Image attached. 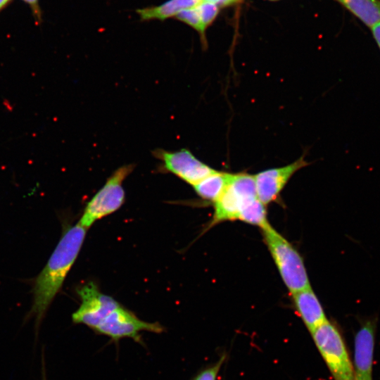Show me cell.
I'll return each mask as SVG.
<instances>
[{"label":"cell","mask_w":380,"mask_h":380,"mask_svg":"<svg viewBox=\"0 0 380 380\" xmlns=\"http://www.w3.org/2000/svg\"><path fill=\"white\" fill-rule=\"evenodd\" d=\"M87 230L79 222L67 227L46 265L36 278L32 289V304L27 316V319H34L36 331L75 263Z\"/></svg>","instance_id":"6da1fadb"},{"label":"cell","mask_w":380,"mask_h":380,"mask_svg":"<svg viewBox=\"0 0 380 380\" xmlns=\"http://www.w3.org/2000/svg\"><path fill=\"white\" fill-rule=\"evenodd\" d=\"M261 230L265 243L289 291L293 294L310 287L303 260L293 246L271 224Z\"/></svg>","instance_id":"7a4b0ae2"},{"label":"cell","mask_w":380,"mask_h":380,"mask_svg":"<svg viewBox=\"0 0 380 380\" xmlns=\"http://www.w3.org/2000/svg\"><path fill=\"white\" fill-rule=\"evenodd\" d=\"M134 164L118 167L107 179L103 186L87 203L78 222L88 229L97 220L118 210L124 203L125 193L122 186L132 173Z\"/></svg>","instance_id":"3957f363"},{"label":"cell","mask_w":380,"mask_h":380,"mask_svg":"<svg viewBox=\"0 0 380 380\" xmlns=\"http://www.w3.org/2000/svg\"><path fill=\"white\" fill-rule=\"evenodd\" d=\"M257 198L254 175L232 173L226 189L213 203L214 213L207 229L224 221L236 220L243 207Z\"/></svg>","instance_id":"277c9868"},{"label":"cell","mask_w":380,"mask_h":380,"mask_svg":"<svg viewBox=\"0 0 380 380\" xmlns=\"http://www.w3.org/2000/svg\"><path fill=\"white\" fill-rule=\"evenodd\" d=\"M311 334L336 380H353V367L336 329L327 320Z\"/></svg>","instance_id":"5b68a950"},{"label":"cell","mask_w":380,"mask_h":380,"mask_svg":"<svg viewBox=\"0 0 380 380\" xmlns=\"http://www.w3.org/2000/svg\"><path fill=\"white\" fill-rule=\"evenodd\" d=\"M77 293L81 304L72 313V322L85 324L94 329L110 312L120 305L113 297L102 293L93 281L82 286L77 290Z\"/></svg>","instance_id":"8992f818"},{"label":"cell","mask_w":380,"mask_h":380,"mask_svg":"<svg viewBox=\"0 0 380 380\" xmlns=\"http://www.w3.org/2000/svg\"><path fill=\"white\" fill-rule=\"evenodd\" d=\"M152 153L161 160L163 170L175 175L191 186L216 171L198 159L187 148L175 151L158 148L153 151Z\"/></svg>","instance_id":"52a82bcc"},{"label":"cell","mask_w":380,"mask_h":380,"mask_svg":"<svg viewBox=\"0 0 380 380\" xmlns=\"http://www.w3.org/2000/svg\"><path fill=\"white\" fill-rule=\"evenodd\" d=\"M95 330L116 340L123 337L136 338L141 331L159 333L163 328L158 323L139 319L132 312L119 305L103 319Z\"/></svg>","instance_id":"ba28073f"},{"label":"cell","mask_w":380,"mask_h":380,"mask_svg":"<svg viewBox=\"0 0 380 380\" xmlns=\"http://www.w3.org/2000/svg\"><path fill=\"white\" fill-rule=\"evenodd\" d=\"M309 164L303 154L285 166L270 168L255 175L258 198L265 205L276 201L292 176Z\"/></svg>","instance_id":"9c48e42d"},{"label":"cell","mask_w":380,"mask_h":380,"mask_svg":"<svg viewBox=\"0 0 380 380\" xmlns=\"http://www.w3.org/2000/svg\"><path fill=\"white\" fill-rule=\"evenodd\" d=\"M374 329L365 324L357 334L355 343V380H372Z\"/></svg>","instance_id":"30bf717a"},{"label":"cell","mask_w":380,"mask_h":380,"mask_svg":"<svg viewBox=\"0 0 380 380\" xmlns=\"http://www.w3.org/2000/svg\"><path fill=\"white\" fill-rule=\"evenodd\" d=\"M291 295L299 316L310 332L327 320L311 286Z\"/></svg>","instance_id":"8fae6325"},{"label":"cell","mask_w":380,"mask_h":380,"mask_svg":"<svg viewBox=\"0 0 380 380\" xmlns=\"http://www.w3.org/2000/svg\"><path fill=\"white\" fill-rule=\"evenodd\" d=\"M204 0H167L160 5L153 6L136 11L142 21L161 20L175 18L181 11L194 8Z\"/></svg>","instance_id":"7c38bea8"},{"label":"cell","mask_w":380,"mask_h":380,"mask_svg":"<svg viewBox=\"0 0 380 380\" xmlns=\"http://www.w3.org/2000/svg\"><path fill=\"white\" fill-rule=\"evenodd\" d=\"M364 25L372 27L380 23V0H337Z\"/></svg>","instance_id":"4fadbf2b"},{"label":"cell","mask_w":380,"mask_h":380,"mask_svg":"<svg viewBox=\"0 0 380 380\" xmlns=\"http://www.w3.org/2000/svg\"><path fill=\"white\" fill-rule=\"evenodd\" d=\"M232 173L216 170L192 186L202 199L215 202L226 189Z\"/></svg>","instance_id":"5bb4252c"},{"label":"cell","mask_w":380,"mask_h":380,"mask_svg":"<svg viewBox=\"0 0 380 380\" xmlns=\"http://www.w3.org/2000/svg\"><path fill=\"white\" fill-rule=\"evenodd\" d=\"M238 220L262 229L270 224L266 205L258 198L248 203L239 215Z\"/></svg>","instance_id":"9a60e30c"},{"label":"cell","mask_w":380,"mask_h":380,"mask_svg":"<svg viewBox=\"0 0 380 380\" xmlns=\"http://www.w3.org/2000/svg\"><path fill=\"white\" fill-rule=\"evenodd\" d=\"M175 19L190 26L198 32L201 36L203 45H206L205 28L204 27L196 6L181 11L175 17Z\"/></svg>","instance_id":"2e32d148"},{"label":"cell","mask_w":380,"mask_h":380,"mask_svg":"<svg viewBox=\"0 0 380 380\" xmlns=\"http://www.w3.org/2000/svg\"><path fill=\"white\" fill-rule=\"evenodd\" d=\"M202 23L206 28L214 21L218 11L219 6L210 1H203L196 6Z\"/></svg>","instance_id":"e0dca14e"},{"label":"cell","mask_w":380,"mask_h":380,"mask_svg":"<svg viewBox=\"0 0 380 380\" xmlns=\"http://www.w3.org/2000/svg\"><path fill=\"white\" fill-rule=\"evenodd\" d=\"M224 360L223 356L215 365L203 371L194 380H215Z\"/></svg>","instance_id":"ac0fdd59"},{"label":"cell","mask_w":380,"mask_h":380,"mask_svg":"<svg viewBox=\"0 0 380 380\" xmlns=\"http://www.w3.org/2000/svg\"><path fill=\"white\" fill-rule=\"evenodd\" d=\"M22 1L29 6L35 20L39 23L42 20V12L39 6V0Z\"/></svg>","instance_id":"d6986e66"},{"label":"cell","mask_w":380,"mask_h":380,"mask_svg":"<svg viewBox=\"0 0 380 380\" xmlns=\"http://www.w3.org/2000/svg\"><path fill=\"white\" fill-rule=\"evenodd\" d=\"M373 37L380 50V23L371 27Z\"/></svg>","instance_id":"ffe728a7"},{"label":"cell","mask_w":380,"mask_h":380,"mask_svg":"<svg viewBox=\"0 0 380 380\" xmlns=\"http://www.w3.org/2000/svg\"><path fill=\"white\" fill-rule=\"evenodd\" d=\"M204 1H210L211 3L216 4L218 6H227V5H230L234 3H236L239 1V0H204Z\"/></svg>","instance_id":"44dd1931"},{"label":"cell","mask_w":380,"mask_h":380,"mask_svg":"<svg viewBox=\"0 0 380 380\" xmlns=\"http://www.w3.org/2000/svg\"><path fill=\"white\" fill-rule=\"evenodd\" d=\"M11 0H0V13L4 9Z\"/></svg>","instance_id":"7402d4cb"},{"label":"cell","mask_w":380,"mask_h":380,"mask_svg":"<svg viewBox=\"0 0 380 380\" xmlns=\"http://www.w3.org/2000/svg\"><path fill=\"white\" fill-rule=\"evenodd\" d=\"M44 356H42V380H47L46 379V369H45V363L44 361Z\"/></svg>","instance_id":"603a6c76"},{"label":"cell","mask_w":380,"mask_h":380,"mask_svg":"<svg viewBox=\"0 0 380 380\" xmlns=\"http://www.w3.org/2000/svg\"><path fill=\"white\" fill-rule=\"evenodd\" d=\"M353 380H355V379L354 378V379H353Z\"/></svg>","instance_id":"cb8c5ba5"}]
</instances>
